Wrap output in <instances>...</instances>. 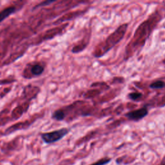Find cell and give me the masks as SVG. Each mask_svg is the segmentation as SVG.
<instances>
[{
	"label": "cell",
	"instance_id": "obj_1",
	"mask_svg": "<svg viewBox=\"0 0 165 165\" xmlns=\"http://www.w3.org/2000/svg\"><path fill=\"white\" fill-rule=\"evenodd\" d=\"M69 131L70 130L67 128H62L50 132L43 133L41 134V139L46 144H51L62 140L67 135Z\"/></svg>",
	"mask_w": 165,
	"mask_h": 165
},
{
	"label": "cell",
	"instance_id": "obj_2",
	"mask_svg": "<svg viewBox=\"0 0 165 165\" xmlns=\"http://www.w3.org/2000/svg\"><path fill=\"white\" fill-rule=\"evenodd\" d=\"M148 114V109L146 106H143L137 110L130 111L125 114L126 118L132 121H139Z\"/></svg>",
	"mask_w": 165,
	"mask_h": 165
},
{
	"label": "cell",
	"instance_id": "obj_3",
	"mask_svg": "<svg viewBox=\"0 0 165 165\" xmlns=\"http://www.w3.org/2000/svg\"><path fill=\"white\" fill-rule=\"evenodd\" d=\"M16 10V8L15 7H8L0 12V23L7 18L8 17H9L11 14H14Z\"/></svg>",
	"mask_w": 165,
	"mask_h": 165
},
{
	"label": "cell",
	"instance_id": "obj_4",
	"mask_svg": "<svg viewBox=\"0 0 165 165\" xmlns=\"http://www.w3.org/2000/svg\"><path fill=\"white\" fill-rule=\"evenodd\" d=\"M30 70H31V73L32 75L38 76L42 74L43 72L45 70V68L42 65L40 64H36L33 65Z\"/></svg>",
	"mask_w": 165,
	"mask_h": 165
},
{
	"label": "cell",
	"instance_id": "obj_5",
	"mask_svg": "<svg viewBox=\"0 0 165 165\" xmlns=\"http://www.w3.org/2000/svg\"><path fill=\"white\" fill-rule=\"evenodd\" d=\"M65 118V114L63 110L62 109H58L57 110H56L52 115V118L56 121H61L64 120Z\"/></svg>",
	"mask_w": 165,
	"mask_h": 165
},
{
	"label": "cell",
	"instance_id": "obj_6",
	"mask_svg": "<svg viewBox=\"0 0 165 165\" xmlns=\"http://www.w3.org/2000/svg\"><path fill=\"white\" fill-rule=\"evenodd\" d=\"M165 86V82L162 80H157L154 81L150 85V88L152 89H160Z\"/></svg>",
	"mask_w": 165,
	"mask_h": 165
},
{
	"label": "cell",
	"instance_id": "obj_7",
	"mask_svg": "<svg viewBox=\"0 0 165 165\" xmlns=\"http://www.w3.org/2000/svg\"><path fill=\"white\" fill-rule=\"evenodd\" d=\"M142 96V95L140 92H132L130 93L128 95V98L132 101H137L138 99H140Z\"/></svg>",
	"mask_w": 165,
	"mask_h": 165
},
{
	"label": "cell",
	"instance_id": "obj_8",
	"mask_svg": "<svg viewBox=\"0 0 165 165\" xmlns=\"http://www.w3.org/2000/svg\"><path fill=\"white\" fill-rule=\"evenodd\" d=\"M110 160H111V159H110V158H103L91 165H105V164H107L109 163L110 162Z\"/></svg>",
	"mask_w": 165,
	"mask_h": 165
},
{
	"label": "cell",
	"instance_id": "obj_9",
	"mask_svg": "<svg viewBox=\"0 0 165 165\" xmlns=\"http://www.w3.org/2000/svg\"><path fill=\"white\" fill-rule=\"evenodd\" d=\"M54 2H55V1H45V2H43L41 3L40 4H39V5H38V6L36 7H36H41V6L42 7V6L49 5H50V4L52 3H54Z\"/></svg>",
	"mask_w": 165,
	"mask_h": 165
},
{
	"label": "cell",
	"instance_id": "obj_10",
	"mask_svg": "<svg viewBox=\"0 0 165 165\" xmlns=\"http://www.w3.org/2000/svg\"><path fill=\"white\" fill-rule=\"evenodd\" d=\"M163 165H165V161L163 163Z\"/></svg>",
	"mask_w": 165,
	"mask_h": 165
}]
</instances>
